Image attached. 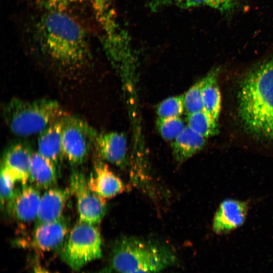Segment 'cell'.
<instances>
[{"instance_id": "6da1fadb", "label": "cell", "mask_w": 273, "mask_h": 273, "mask_svg": "<svg viewBox=\"0 0 273 273\" xmlns=\"http://www.w3.org/2000/svg\"><path fill=\"white\" fill-rule=\"evenodd\" d=\"M239 115L251 133L273 139V57L252 69L238 93Z\"/></svg>"}, {"instance_id": "7a4b0ae2", "label": "cell", "mask_w": 273, "mask_h": 273, "mask_svg": "<svg viewBox=\"0 0 273 273\" xmlns=\"http://www.w3.org/2000/svg\"><path fill=\"white\" fill-rule=\"evenodd\" d=\"M41 44L46 54L62 68L76 69L89 57L86 33L72 17L59 11H50L40 21Z\"/></svg>"}, {"instance_id": "3957f363", "label": "cell", "mask_w": 273, "mask_h": 273, "mask_svg": "<svg viewBox=\"0 0 273 273\" xmlns=\"http://www.w3.org/2000/svg\"><path fill=\"white\" fill-rule=\"evenodd\" d=\"M3 114L10 130L20 136L39 134L69 115L56 101L48 99L28 101L16 98L5 104Z\"/></svg>"}, {"instance_id": "277c9868", "label": "cell", "mask_w": 273, "mask_h": 273, "mask_svg": "<svg viewBox=\"0 0 273 273\" xmlns=\"http://www.w3.org/2000/svg\"><path fill=\"white\" fill-rule=\"evenodd\" d=\"M111 266L118 273L144 270L160 272L173 263L168 251L151 243L133 238L117 240L112 247Z\"/></svg>"}, {"instance_id": "5b68a950", "label": "cell", "mask_w": 273, "mask_h": 273, "mask_svg": "<svg viewBox=\"0 0 273 273\" xmlns=\"http://www.w3.org/2000/svg\"><path fill=\"white\" fill-rule=\"evenodd\" d=\"M102 256V238L96 225L78 221L67 236L61 257L72 269L78 271Z\"/></svg>"}, {"instance_id": "8992f818", "label": "cell", "mask_w": 273, "mask_h": 273, "mask_svg": "<svg viewBox=\"0 0 273 273\" xmlns=\"http://www.w3.org/2000/svg\"><path fill=\"white\" fill-rule=\"evenodd\" d=\"M98 133L85 121L68 115L65 118L62 132L64 157L73 165L82 164Z\"/></svg>"}, {"instance_id": "52a82bcc", "label": "cell", "mask_w": 273, "mask_h": 273, "mask_svg": "<svg viewBox=\"0 0 273 273\" xmlns=\"http://www.w3.org/2000/svg\"><path fill=\"white\" fill-rule=\"evenodd\" d=\"M69 189L76 198L79 221L94 225L99 223L106 210L105 199L90 189L88 179L78 171L71 173Z\"/></svg>"}, {"instance_id": "ba28073f", "label": "cell", "mask_w": 273, "mask_h": 273, "mask_svg": "<svg viewBox=\"0 0 273 273\" xmlns=\"http://www.w3.org/2000/svg\"><path fill=\"white\" fill-rule=\"evenodd\" d=\"M68 234V227L64 219L36 225L31 235L19 240L22 247L36 251L47 252L63 247Z\"/></svg>"}, {"instance_id": "9c48e42d", "label": "cell", "mask_w": 273, "mask_h": 273, "mask_svg": "<svg viewBox=\"0 0 273 273\" xmlns=\"http://www.w3.org/2000/svg\"><path fill=\"white\" fill-rule=\"evenodd\" d=\"M94 145L103 160L120 168L127 163V141L121 132L111 131L97 134Z\"/></svg>"}, {"instance_id": "30bf717a", "label": "cell", "mask_w": 273, "mask_h": 273, "mask_svg": "<svg viewBox=\"0 0 273 273\" xmlns=\"http://www.w3.org/2000/svg\"><path fill=\"white\" fill-rule=\"evenodd\" d=\"M248 210L246 202L233 199L223 200L215 212L212 223L214 232L227 233L242 225Z\"/></svg>"}, {"instance_id": "8fae6325", "label": "cell", "mask_w": 273, "mask_h": 273, "mask_svg": "<svg viewBox=\"0 0 273 273\" xmlns=\"http://www.w3.org/2000/svg\"><path fill=\"white\" fill-rule=\"evenodd\" d=\"M40 197L35 187L22 185L21 188L15 191L14 196L7 205L18 220L29 223L36 220Z\"/></svg>"}, {"instance_id": "7c38bea8", "label": "cell", "mask_w": 273, "mask_h": 273, "mask_svg": "<svg viewBox=\"0 0 273 273\" xmlns=\"http://www.w3.org/2000/svg\"><path fill=\"white\" fill-rule=\"evenodd\" d=\"M88 183L90 189L100 197L111 198L122 193L125 189L122 180L109 166L102 161H98L94 165L93 173Z\"/></svg>"}, {"instance_id": "4fadbf2b", "label": "cell", "mask_w": 273, "mask_h": 273, "mask_svg": "<svg viewBox=\"0 0 273 273\" xmlns=\"http://www.w3.org/2000/svg\"><path fill=\"white\" fill-rule=\"evenodd\" d=\"M33 152L30 148L22 143H16L6 150L2 166L7 173L22 185L29 180V169Z\"/></svg>"}, {"instance_id": "5bb4252c", "label": "cell", "mask_w": 273, "mask_h": 273, "mask_svg": "<svg viewBox=\"0 0 273 273\" xmlns=\"http://www.w3.org/2000/svg\"><path fill=\"white\" fill-rule=\"evenodd\" d=\"M70 189L50 188L40 197L36 225L62 218Z\"/></svg>"}, {"instance_id": "9a60e30c", "label": "cell", "mask_w": 273, "mask_h": 273, "mask_svg": "<svg viewBox=\"0 0 273 273\" xmlns=\"http://www.w3.org/2000/svg\"><path fill=\"white\" fill-rule=\"evenodd\" d=\"M67 116L49 125L39 134L38 138L37 152L51 161L56 166L64 157L62 132Z\"/></svg>"}, {"instance_id": "2e32d148", "label": "cell", "mask_w": 273, "mask_h": 273, "mask_svg": "<svg viewBox=\"0 0 273 273\" xmlns=\"http://www.w3.org/2000/svg\"><path fill=\"white\" fill-rule=\"evenodd\" d=\"M29 180L36 188H50L57 181V166L37 151L33 152L29 165Z\"/></svg>"}, {"instance_id": "e0dca14e", "label": "cell", "mask_w": 273, "mask_h": 273, "mask_svg": "<svg viewBox=\"0 0 273 273\" xmlns=\"http://www.w3.org/2000/svg\"><path fill=\"white\" fill-rule=\"evenodd\" d=\"M206 139L186 126L181 133L172 141V154L175 160L182 163L192 157L205 146Z\"/></svg>"}, {"instance_id": "ac0fdd59", "label": "cell", "mask_w": 273, "mask_h": 273, "mask_svg": "<svg viewBox=\"0 0 273 273\" xmlns=\"http://www.w3.org/2000/svg\"><path fill=\"white\" fill-rule=\"evenodd\" d=\"M218 68L211 70L204 77L203 86L204 110L218 121L221 110V95L218 84Z\"/></svg>"}, {"instance_id": "d6986e66", "label": "cell", "mask_w": 273, "mask_h": 273, "mask_svg": "<svg viewBox=\"0 0 273 273\" xmlns=\"http://www.w3.org/2000/svg\"><path fill=\"white\" fill-rule=\"evenodd\" d=\"M237 0H154L152 8L162 7L174 6L180 8H192L205 6L226 11L231 9Z\"/></svg>"}, {"instance_id": "ffe728a7", "label": "cell", "mask_w": 273, "mask_h": 273, "mask_svg": "<svg viewBox=\"0 0 273 273\" xmlns=\"http://www.w3.org/2000/svg\"><path fill=\"white\" fill-rule=\"evenodd\" d=\"M187 122L189 127L206 139L217 133V122L205 110L187 115Z\"/></svg>"}, {"instance_id": "44dd1931", "label": "cell", "mask_w": 273, "mask_h": 273, "mask_svg": "<svg viewBox=\"0 0 273 273\" xmlns=\"http://www.w3.org/2000/svg\"><path fill=\"white\" fill-rule=\"evenodd\" d=\"M156 126L161 136L166 141H173L184 130L186 126L179 117L160 118L157 120Z\"/></svg>"}, {"instance_id": "7402d4cb", "label": "cell", "mask_w": 273, "mask_h": 273, "mask_svg": "<svg viewBox=\"0 0 273 273\" xmlns=\"http://www.w3.org/2000/svg\"><path fill=\"white\" fill-rule=\"evenodd\" d=\"M203 79L197 81L184 95L185 111L187 115L204 110Z\"/></svg>"}, {"instance_id": "603a6c76", "label": "cell", "mask_w": 273, "mask_h": 273, "mask_svg": "<svg viewBox=\"0 0 273 273\" xmlns=\"http://www.w3.org/2000/svg\"><path fill=\"white\" fill-rule=\"evenodd\" d=\"M185 111L184 95L168 98L159 103L156 112L160 118L179 117Z\"/></svg>"}, {"instance_id": "cb8c5ba5", "label": "cell", "mask_w": 273, "mask_h": 273, "mask_svg": "<svg viewBox=\"0 0 273 273\" xmlns=\"http://www.w3.org/2000/svg\"><path fill=\"white\" fill-rule=\"evenodd\" d=\"M17 181L2 168L1 174V202L7 204L15 194L14 186Z\"/></svg>"}, {"instance_id": "d4e9b609", "label": "cell", "mask_w": 273, "mask_h": 273, "mask_svg": "<svg viewBox=\"0 0 273 273\" xmlns=\"http://www.w3.org/2000/svg\"><path fill=\"white\" fill-rule=\"evenodd\" d=\"M85 0H43L45 7L50 11L63 12L73 4L81 3Z\"/></svg>"}, {"instance_id": "484cf974", "label": "cell", "mask_w": 273, "mask_h": 273, "mask_svg": "<svg viewBox=\"0 0 273 273\" xmlns=\"http://www.w3.org/2000/svg\"><path fill=\"white\" fill-rule=\"evenodd\" d=\"M92 1L99 20H105L111 14L112 11L110 8L108 0Z\"/></svg>"}, {"instance_id": "4316f807", "label": "cell", "mask_w": 273, "mask_h": 273, "mask_svg": "<svg viewBox=\"0 0 273 273\" xmlns=\"http://www.w3.org/2000/svg\"><path fill=\"white\" fill-rule=\"evenodd\" d=\"M32 273H54L48 269L40 266H36L33 269Z\"/></svg>"}, {"instance_id": "83f0119b", "label": "cell", "mask_w": 273, "mask_h": 273, "mask_svg": "<svg viewBox=\"0 0 273 273\" xmlns=\"http://www.w3.org/2000/svg\"><path fill=\"white\" fill-rule=\"evenodd\" d=\"M127 273H159V272H155V271H149V270H136L134 271H131Z\"/></svg>"}]
</instances>
